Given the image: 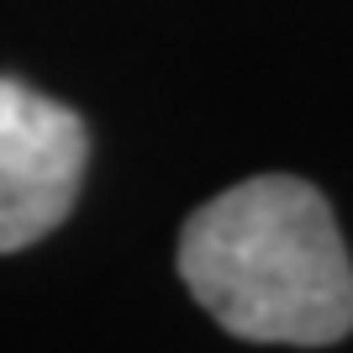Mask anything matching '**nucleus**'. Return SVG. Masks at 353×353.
<instances>
[{
  "label": "nucleus",
  "mask_w": 353,
  "mask_h": 353,
  "mask_svg": "<svg viewBox=\"0 0 353 353\" xmlns=\"http://www.w3.org/2000/svg\"><path fill=\"white\" fill-rule=\"evenodd\" d=\"M179 280L232 338L327 348L353 332V259L332 206L295 174H259L195 211Z\"/></svg>",
  "instance_id": "f257e3e1"
},
{
  "label": "nucleus",
  "mask_w": 353,
  "mask_h": 353,
  "mask_svg": "<svg viewBox=\"0 0 353 353\" xmlns=\"http://www.w3.org/2000/svg\"><path fill=\"white\" fill-rule=\"evenodd\" d=\"M90 137L63 101L0 74V253L32 248L74 211Z\"/></svg>",
  "instance_id": "f03ea898"
}]
</instances>
